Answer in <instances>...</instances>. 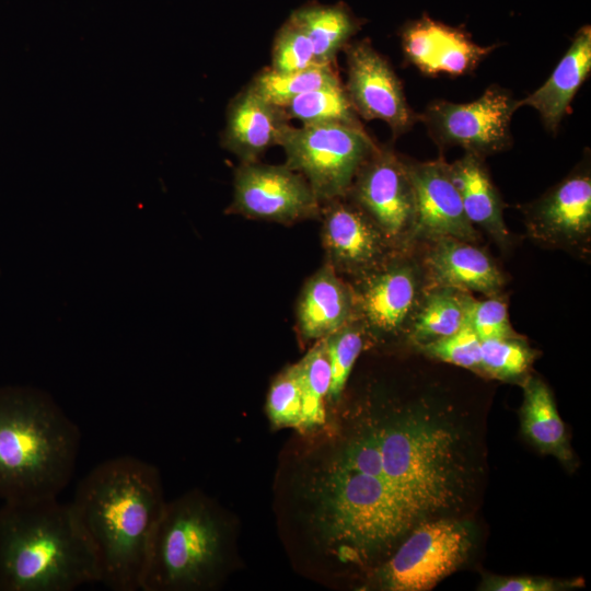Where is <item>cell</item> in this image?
<instances>
[{"label": "cell", "instance_id": "603a6c76", "mask_svg": "<svg viewBox=\"0 0 591 591\" xmlns=\"http://www.w3.org/2000/svg\"><path fill=\"white\" fill-rule=\"evenodd\" d=\"M289 19L308 36L320 65H333L337 53L345 48L361 24L343 2H309L294 10Z\"/></svg>", "mask_w": 591, "mask_h": 591}, {"label": "cell", "instance_id": "4dcf8cb0", "mask_svg": "<svg viewBox=\"0 0 591 591\" xmlns=\"http://www.w3.org/2000/svg\"><path fill=\"white\" fill-rule=\"evenodd\" d=\"M316 61L313 46L304 32L289 18L277 31L271 49V68L278 72L308 69Z\"/></svg>", "mask_w": 591, "mask_h": 591}, {"label": "cell", "instance_id": "f1b7e54d", "mask_svg": "<svg viewBox=\"0 0 591 591\" xmlns=\"http://www.w3.org/2000/svg\"><path fill=\"white\" fill-rule=\"evenodd\" d=\"M535 354L518 336L482 340L480 372L491 378L510 381L523 378Z\"/></svg>", "mask_w": 591, "mask_h": 591}, {"label": "cell", "instance_id": "5bb4252c", "mask_svg": "<svg viewBox=\"0 0 591 591\" xmlns=\"http://www.w3.org/2000/svg\"><path fill=\"white\" fill-rule=\"evenodd\" d=\"M322 244L337 274L356 279L398 252L371 217L347 197L322 205Z\"/></svg>", "mask_w": 591, "mask_h": 591}, {"label": "cell", "instance_id": "44dd1931", "mask_svg": "<svg viewBox=\"0 0 591 591\" xmlns=\"http://www.w3.org/2000/svg\"><path fill=\"white\" fill-rule=\"evenodd\" d=\"M449 171L470 222L483 229L498 245L507 246L510 234L503 220V204L483 157L465 152L449 164Z\"/></svg>", "mask_w": 591, "mask_h": 591}, {"label": "cell", "instance_id": "83f0119b", "mask_svg": "<svg viewBox=\"0 0 591 591\" xmlns=\"http://www.w3.org/2000/svg\"><path fill=\"white\" fill-rule=\"evenodd\" d=\"M367 337L361 323L352 318L323 338L332 375L328 403L336 404L340 401L354 364L364 348Z\"/></svg>", "mask_w": 591, "mask_h": 591}, {"label": "cell", "instance_id": "ffe728a7", "mask_svg": "<svg viewBox=\"0 0 591 591\" xmlns=\"http://www.w3.org/2000/svg\"><path fill=\"white\" fill-rule=\"evenodd\" d=\"M590 70L591 28L584 25L578 30L549 78L533 93L520 100L519 107H533L548 130H557Z\"/></svg>", "mask_w": 591, "mask_h": 591}, {"label": "cell", "instance_id": "3957f363", "mask_svg": "<svg viewBox=\"0 0 591 591\" xmlns=\"http://www.w3.org/2000/svg\"><path fill=\"white\" fill-rule=\"evenodd\" d=\"M81 433L56 401L34 387L0 389V499L57 498L76 470Z\"/></svg>", "mask_w": 591, "mask_h": 591}, {"label": "cell", "instance_id": "4fadbf2b", "mask_svg": "<svg viewBox=\"0 0 591 591\" xmlns=\"http://www.w3.org/2000/svg\"><path fill=\"white\" fill-rule=\"evenodd\" d=\"M345 48L348 76L345 89L358 116L386 123L394 137L408 131L419 117L409 107L402 83L387 60L367 39L347 44Z\"/></svg>", "mask_w": 591, "mask_h": 591}, {"label": "cell", "instance_id": "1f68e13d", "mask_svg": "<svg viewBox=\"0 0 591 591\" xmlns=\"http://www.w3.org/2000/svg\"><path fill=\"white\" fill-rule=\"evenodd\" d=\"M482 340L465 325L456 333L420 345L417 348L427 357L473 371H480Z\"/></svg>", "mask_w": 591, "mask_h": 591}, {"label": "cell", "instance_id": "d6986e66", "mask_svg": "<svg viewBox=\"0 0 591 591\" xmlns=\"http://www.w3.org/2000/svg\"><path fill=\"white\" fill-rule=\"evenodd\" d=\"M355 318L351 286L325 263L304 283L297 305V325L304 340H320Z\"/></svg>", "mask_w": 591, "mask_h": 591}, {"label": "cell", "instance_id": "f546056e", "mask_svg": "<svg viewBox=\"0 0 591 591\" xmlns=\"http://www.w3.org/2000/svg\"><path fill=\"white\" fill-rule=\"evenodd\" d=\"M266 409L275 427H291L301 430L302 396L297 363L287 367L273 381Z\"/></svg>", "mask_w": 591, "mask_h": 591}, {"label": "cell", "instance_id": "9a60e30c", "mask_svg": "<svg viewBox=\"0 0 591 591\" xmlns=\"http://www.w3.org/2000/svg\"><path fill=\"white\" fill-rule=\"evenodd\" d=\"M415 201L413 241L454 237L475 243L479 232L470 222L442 159L406 162Z\"/></svg>", "mask_w": 591, "mask_h": 591}, {"label": "cell", "instance_id": "2e32d148", "mask_svg": "<svg viewBox=\"0 0 591 591\" xmlns=\"http://www.w3.org/2000/svg\"><path fill=\"white\" fill-rule=\"evenodd\" d=\"M401 42L405 58L427 76L470 73L494 49L476 44L464 31L427 15L407 23Z\"/></svg>", "mask_w": 591, "mask_h": 591}, {"label": "cell", "instance_id": "484cf974", "mask_svg": "<svg viewBox=\"0 0 591 591\" xmlns=\"http://www.w3.org/2000/svg\"><path fill=\"white\" fill-rule=\"evenodd\" d=\"M302 396L301 430H313L326 421L325 402L331 386V367L323 339L297 362Z\"/></svg>", "mask_w": 591, "mask_h": 591}, {"label": "cell", "instance_id": "8fae6325", "mask_svg": "<svg viewBox=\"0 0 591 591\" xmlns=\"http://www.w3.org/2000/svg\"><path fill=\"white\" fill-rule=\"evenodd\" d=\"M398 251L413 242L415 201L407 164L391 148L376 146L347 195Z\"/></svg>", "mask_w": 591, "mask_h": 591}, {"label": "cell", "instance_id": "30bf717a", "mask_svg": "<svg viewBox=\"0 0 591 591\" xmlns=\"http://www.w3.org/2000/svg\"><path fill=\"white\" fill-rule=\"evenodd\" d=\"M322 205L308 181L286 164L241 163L234 172L227 213L293 224L321 216Z\"/></svg>", "mask_w": 591, "mask_h": 591}, {"label": "cell", "instance_id": "8992f818", "mask_svg": "<svg viewBox=\"0 0 591 591\" xmlns=\"http://www.w3.org/2000/svg\"><path fill=\"white\" fill-rule=\"evenodd\" d=\"M478 532L470 517L442 518L415 528L374 568L372 587L386 591H428L472 556Z\"/></svg>", "mask_w": 591, "mask_h": 591}, {"label": "cell", "instance_id": "6da1fadb", "mask_svg": "<svg viewBox=\"0 0 591 591\" xmlns=\"http://www.w3.org/2000/svg\"><path fill=\"white\" fill-rule=\"evenodd\" d=\"M484 420L430 391L373 393L347 407L300 480L322 547L341 564L376 567L418 525L468 517L487 471Z\"/></svg>", "mask_w": 591, "mask_h": 591}, {"label": "cell", "instance_id": "52a82bcc", "mask_svg": "<svg viewBox=\"0 0 591 591\" xmlns=\"http://www.w3.org/2000/svg\"><path fill=\"white\" fill-rule=\"evenodd\" d=\"M279 146L285 164L303 175L323 205L347 197L356 174L378 144L363 127L322 124L290 126Z\"/></svg>", "mask_w": 591, "mask_h": 591}, {"label": "cell", "instance_id": "4316f807", "mask_svg": "<svg viewBox=\"0 0 591 591\" xmlns=\"http://www.w3.org/2000/svg\"><path fill=\"white\" fill-rule=\"evenodd\" d=\"M339 81L333 65H315L293 72L266 68L254 77L248 86L268 102L285 107L305 92Z\"/></svg>", "mask_w": 591, "mask_h": 591}, {"label": "cell", "instance_id": "cb8c5ba5", "mask_svg": "<svg viewBox=\"0 0 591 591\" xmlns=\"http://www.w3.org/2000/svg\"><path fill=\"white\" fill-rule=\"evenodd\" d=\"M470 294L466 291L433 286L425 291L407 332L416 347L450 336L466 325Z\"/></svg>", "mask_w": 591, "mask_h": 591}, {"label": "cell", "instance_id": "d4e9b609", "mask_svg": "<svg viewBox=\"0 0 591 591\" xmlns=\"http://www.w3.org/2000/svg\"><path fill=\"white\" fill-rule=\"evenodd\" d=\"M302 125L340 124L362 127L341 82L327 84L294 97L283 107Z\"/></svg>", "mask_w": 591, "mask_h": 591}, {"label": "cell", "instance_id": "d6a6232c", "mask_svg": "<svg viewBox=\"0 0 591 591\" xmlns=\"http://www.w3.org/2000/svg\"><path fill=\"white\" fill-rule=\"evenodd\" d=\"M466 325L480 340L517 336L509 321L507 303L496 296L485 300L470 297Z\"/></svg>", "mask_w": 591, "mask_h": 591}, {"label": "cell", "instance_id": "7c38bea8", "mask_svg": "<svg viewBox=\"0 0 591 591\" xmlns=\"http://www.w3.org/2000/svg\"><path fill=\"white\" fill-rule=\"evenodd\" d=\"M529 235L542 245L587 253L591 240V176L587 167L524 207Z\"/></svg>", "mask_w": 591, "mask_h": 591}, {"label": "cell", "instance_id": "9c48e42d", "mask_svg": "<svg viewBox=\"0 0 591 591\" xmlns=\"http://www.w3.org/2000/svg\"><path fill=\"white\" fill-rule=\"evenodd\" d=\"M519 101L498 85L470 103L434 101L419 118L441 146H457L480 157L511 144L510 124Z\"/></svg>", "mask_w": 591, "mask_h": 591}, {"label": "cell", "instance_id": "7a4b0ae2", "mask_svg": "<svg viewBox=\"0 0 591 591\" xmlns=\"http://www.w3.org/2000/svg\"><path fill=\"white\" fill-rule=\"evenodd\" d=\"M95 557L99 582L138 591L165 501L158 470L131 455L103 461L78 484L70 502Z\"/></svg>", "mask_w": 591, "mask_h": 591}, {"label": "cell", "instance_id": "ac0fdd59", "mask_svg": "<svg viewBox=\"0 0 591 591\" xmlns=\"http://www.w3.org/2000/svg\"><path fill=\"white\" fill-rule=\"evenodd\" d=\"M422 267L433 286L475 291L488 297L499 293L505 277L495 262L474 243L454 237L429 240Z\"/></svg>", "mask_w": 591, "mask_h": 591}, {"label": "cell", "instance_id": "277c9868", "mask_svg": "<svg viewBox=\"0 0 591 591\" xmlns=\"http://www.w3.org/2000/svg\"><path fill=\"white\" fill-rule=\"evenodd\" d=\"M96 581L95 557L70 502L3 503L0 591H71Z\"/></svg>", "mask_w": 591, "mask_h": 591}, {"label": "cell", "instance_id": "836d02e7", "mask_svg": "<svg viewBox=\"0 0 591 591\" xmlns=\"http://www.w3.org/2000/svg\"><path fill=\"white\" fill-rule=\"evenodd\" d=\"M483 591H559L580 587L579 580H559L546 577L489 576L479 586Z\"/></svg>", "mask_w": 591, "mask_h": 591}, {"label": "cell", "instance_id": "e0dca14e", "mask_svg": "<svg viewBox=\"0 0 591 591\" xmlns=\"http://www.w3.org/2000/svg\"><path fill=\"white\" fill-rule=\"evenodd\" d=\"M286 109L257 94L248 85L229 104L222 147L241 163L257 162L271 147L279 146L291 126Z\"/></svg>", "mask_w": 591, "mask_h": 591}, {"label": "cell", "instance_id": "5b68a950", "mask_svg": "<svg viewBox=\"0 0 591 591\" xmlns=\"http://www.w3.org/2000/svg\"><path fill=\"white\" fill-rule=\"evenodd\" d=\"M225 549L224 523L205 496L195 491L165 502L151 538L140 590L208 589L219 579Z\"/></svg>", "mask_w": 591, "mask_h": 591}, {"label": "cell", "instance_id": "ba28073f", "mask_svg": "<svg viewBox=\"0 0 591 591\" xmlns=\"http://www.w3.org/2000/svg\"><path fill=\"white\" fill-rule=\"evenodd\" d=\"M424 274L422 266L398 252L354 279L355 318L369 337L387 339L407 334L425 293Z\"/></svg>", "mask_w": 591, "mask_h": 591}, {"label": "cell", "instance_id": "7402d4cb", "mask_svg": "<svg viewBox=\"0 0 591 591\" xmlns=\"http://www.w3.org/2000/svg\"><path fill=\"white\" fill-rule=\"evenodd\" d=\"M520 418L524 437L537 450L568 467L573 464V453L552 391L538 378L524 380Z\"/></svg>", "mask_w": 591, "mask_h": 591}]
</instances>
